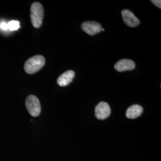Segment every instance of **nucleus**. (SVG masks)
<instances>
[{
  "instance_id": "nucleus-10",
  "label": "nucleus",
  "mask_w": 161,
  "mask_h": 161,
  "mask_svg": "<svg viewBox=\"0 0 161 161\" xmlns=\"http://www.w3.org/2000/svg\"><path fill=\"white\" fill-rule=\"evenodd\" d=\"M8 30L13 31H17L20 28V22L17 20H12L8 23Z\"/></svg>"
},
{
  "instance_id": "nucleus-6",
  "label": "nucleus",
  "mask_w": 161,
  "mask_h": 161,
  "mask_svg": "<svg viewBox=\"0 0 161 161\" xmlns=\"http://www.w3.org/2000/svg\"><path fill=\"white\" fill-rule=\"evenodd\" d=\"M122 16L124 23H125L128 26L134 28L140 24L139 19L130 10H122Z\"/></svg>"
},
{
  "instance_id": "nucleus-5",
  "label": "nucleus",
  "mask_w": 161,
  "mask_h": 161,
  "mask_svg": "<svg viewBox=\"0 0 161 161\" xmlns=\"http://www.w3.org/2000/svg\"><path fill=\"white\" fill-rule=\"evenodd\" d=\"M82 29L89 35L93 36L102 31V25L97 22L86 21L82 23Z\"/></svg>"
},
{
  "instance_id": "nucleus-4",
  "label": "nucleus",
  "mask_w": 161,
  "mask_h": 161,
  "mask_svg": "<svg viewBox=\"0 0 161 161\" xmlns=\"http://www.w3.org/2000/svg\"><path fill=\"white\" fill-rule=\"evenodd\" d=\"M111 110L109 104L101 102L98 104L95 108V115L100 120H103L108 118L110 115Z\"/></svg>"
},
{
  "instance_id": "nucleus-8",
  "label": "nucleus",
  "mask_w": 161,
  "mask_h": 161,
  "mask_svg": "<svg viewBox=\"0 0 161 161\" xmlns=\"http://www.w3.org/2000/svg\"><path fill=\"white\" fill-rule=\"evenodd\" d=\"M75 76V72L73 70H68L60 75L58 79V86H68L74 79Z\"/></svg>"
},
{
  "instance_id": "nucleus-12",
  "label": "nucleus",
  "mask_w": 161,
  "mask_h": 161,
  "mask_svg": "<svg viewBox=\"0 0 161 161\" xmlns=\"http://www.w3.org/2000/svg\"><path fill=\"white\" fill-rule=\"evenodd\" d=\"M151 2L156 6L157 7L161 8V0H152Z\"/></svg>"
},
{
  "instance_id": "nucleus-7",
  "label": "nucleus",
  "mask_w": 161,
  "mask_h": 161,
  "mask_svg": "<svg viewBox=\"0 0 161 161\" xmlns=\"http://www.w3.org/2000/svg\"><path fill=\"white\" fill-rule=\"evenodd\" d=\"M136 64L130 59H122L116 63L114 66L115 69L118 72H124L125 70H131L135 68Z\"/></svg>"
},
{
  "instance_id": "nucleus-3",
  "label": "nucleus",
  "mask_w": 161,
  "mask_h": 161,
  "mask_svg": "<svg viewBox=\"0 0 161 161\" xmlns=\"http://www.w3.org/2000/svg\"><path fill=\"white\" fill-rule=\"evenodd\" d=\"M26 107L29 114L36 117L39 116L41 113V108L40 100L34 95H30L26 99Z\"/></svg>"
},
{
  "instance_id": "nucleus-9",
  "label": "nucleus",
  "mask_w": 161,
  "mask_h": 161,
  "mask_svg": "<svg viewBox=\"0 0 161 161\" xmlns=\"http://www.w3.org/2000/svg\"><path fill=\"white\" fill-rule=\"evenodd\" d=\"M143 108L138 104H134L129 107L126 112V116L129 119H135L138 118L143 113Z\"/></svg>"
},
{
  "instance_id": "nucleus-2",
  "label": "nucleus",
  "mask_w": 161,
  "mask_h": 161,
  "mask_svg": "<svg viewBox=\"0 0 161 161\" xmlns=\"http://www.w3.org/2000/svg\"><path fill=\"white\" fill-rule=\"evenodd\" d=\"M44 17V8L41 4L35 2L31 7V19L33 26L36 28H40Z\"/></svg>"
},
{
  "instance_id": "nucleus-11",
  "label": "nucleus",
  "mask_w": 161,
  "mask_h": 161,
  "mask_svg": "<svg viewBox=\"0 0 161 161\" xmlns=\"http://www.w3.org/2000/svg\"><path fill=\"white\" fill-rule=\"evenodd\" d=\"M0 28L3 31H7L8 30V23L6 22H2L0 24Z\"/></svg>"
},
{
  "instance_id": "nucleus-13",
  "label": "nucleus",
  "mask_w": 161,
  "mask_h": 161,
  "mask_svg": "<svg viewBox=\"0 0 161 161\" xmlns=\"http://www.w3.org/2000/svg\"><path fill=\"white\" fill-rule=\"evenodd\" d=\"M102 31H104V29L103 28H102Z\"/></svg>"
},
{
  "instance_id": "nucleus-1",
  "label": "nucleus",
  "mask_w": 161,
  "mask_h": 161,
  "mask_svg": "<svg viewBox=\"0 0 161 161\" xmlns=\"http://www.w3.org/2000/svg\"><path fill=\"white\" fill-rule=\"evenodd\" d=\"M45 58L41 55H36L29 58L24 65V69L28 74H34L38 72L45 64Z\"/></svg>"
}]
</instances>
